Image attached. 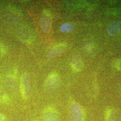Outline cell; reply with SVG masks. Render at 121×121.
I'll return each instance as SVG.
<instances>
[{"label":"cell","mask_w":121,"mask_h":121,"mask_svg":"<svg viewBox=\"0 0 121 121\" xmlns=\"http://www.w3.org/2000/svg\"><path fill=\"white\" fill-rule=\"evenodd\" d=\"M70 115L72 121H83V115L82 110L77 104H73L70 108Z\"/></svg>","instance_id":"obj_1"},{"label":"cell","mask_w":121,"mask_h":121,"mask_svg":"<svg viewBox=\"0 0 121 121\" xmlns=\"http://www.w3.org/2000/svg\"><path fill=\"white\" fill-rule=\"evenodd\" d=\"M43 118L45 121H59L56 113L51 109H47L44 111Z\"/></svg>","instance_id":"obj_5"},{"label":"cell","mask_w":121,"mask_h":121,"mask_svg":"<svg viewBox=\"0 0 121 121\" xmlns=\"http://www.w3.org/2000/svg\"><path fill=\"white\" fill-rule=\"evenodd\" d=\"M41 26H42L43 30L46 32L49 31L50 28V19L48 15L45 14L43 17L41 18Z\"/></svg>","instance_id":"obj_6"},{"label":"cell","mask_w":121,"mask_h":121,"mask_svg":"<svg viewBox=\"0 0 121 121\" xmlns=\"http://www.w3.org/2000/svg\"><path fill=\"white\" fill-rule=\"evenodd\" d=\"M72 67L74 70L78 71L82 68V63L80 60H74L72 62Z\"/></svg>","instance_id":"obj_10"},{"label":"cell","mask_w":121,"mask_h":121,"mask_svg":"<svg viewBox=\"0 0 121 121\" xmlns=\"http://www.w3.org/2000/svg\"><path fill=\"white\" fill-rule=\"evenodd\" d=\"M59 83V78L55 73L51 74L46 81L45 88L47 91H51L56 89Z\"/></svg>","instance_id":"obj_2"},{"label":"cell","mask_w":121,"mask_h":121,"mask_svg":"<svg viewBox=\"0 0 121 121\" xmlns=\"http://www.w3.org/2000/svg\"><path fill=\"white\" fill-rule=\"evenodd\" d=\"M4 52V48L1 46V45L0 44V53H2V52Z\"/></svg>","instance_id":"obj_11"},{"label":"cell","mask_w":121,"mask_h":121,"mask_svg":"<svg viewBox=\"0 0 121 121\" xmlns=\"http://www.w3.org/2000/svg\"><path fill=\"white\" fill-rule=\"evenodd\" d=\"M105 118L106 121H117V113L113 109H108L105 112Z\"/></svg>","instance_id":"obj_7"},{"label":"cell","mask_w":121,"mask_h":121,"mask_svg":"<svg viewBox=\"0 0 121 121\" xmlns=\"http://www.w3.org/2000/svg\"><path fill=\"white\" fill-rule=\"evenodd\" d=\"M73 29V26L71 23H66L60 26V30L62 32H70Z\"/></svg>","instance_id":"obj_9"},{"label":"cell","mask_w":121,"mask_h":121,"mask_svg":"<svg viewBox=\"0 0 121 121\" xmlns=\"http://www.w3.org/2000/svg\"><path fill=\"white\" fill-rule=\"evenodd\" d=\"M121 30V22L120 23H113L109 26L108 32L109 35H114L118 30Z\"/></svg>","instance_id":"obj_8"},{"label":"cell","mask_w":121,"mask_h":121,"mask_svg":"<svg viewBox=\"0 0 121 121\" xmlns=\"http://www.w3.org/2000/svg\"><path fill=\"white\" fill-rule=\"evenodd\" d=\"M21 85L23 95L25 97H27L29 95L30 91V82L27 75L25 74L22 77Z\"/></svg>","instance_id":"obj_3"},{"label":"cell","mask_w":121,"mask_h":121,"mask_svg":"<svg viewBox=\"0 0 121 121\" xmlns=\"http://www.w3.org/2000/svg\"><path fill=\"white\" fill-rule=\"evenodd\" d=\"M4 119V117L2 114L0 113V121H2Z\"/></svg>","instance_id":"obj_12"},{"label":"cell","mask_w":121,"mask_h":121,"mask_svg":"<svg viewBox=\"0 0 121 121\" xmlns=\"http://www.w3.org/2000/svg\"><path fill=\"white\" fill-rule=\"evenodd\" d=\"M65 48V46L63 44H59L55 46L48 52V57L49 58H53L59 56L62 52H64Z\"/></svg>","instance_id":"obj_4"}]
</instances>
